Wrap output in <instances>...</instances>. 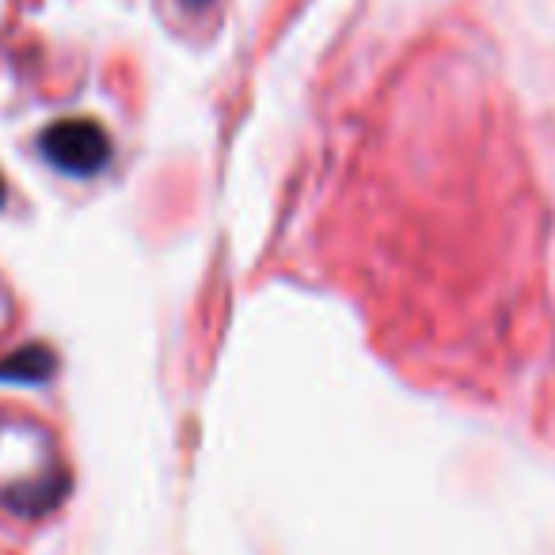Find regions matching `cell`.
<instances>
[{"label":"cell","mask_w":555,"mask_h":555,"mask_svg":"<svg viewBox=\"0 0 555 555\" xmlns=\"http://www.w3.org/2000/svg\"><path fill=\"white\" fill-rule=\"evenodd\" d=\"M39 149L57 171L73 179H92L95 171L107 168L111 160V138L92 118H62L47 126L39 138Z\"/></svg>","instance_id":"obj_1"},{"label":"cell","mask_w":555,"mask_h":555,"mask_svg":"<svg viewBox=\"0 0 555 555\" xmlns=\"http://www.w3.org/2000/svg\"><path fill=\"white\" fill-rule=\"evenodd\" d=\"M50 373H54V354L42 347H24L0 362V380H24V385H35V380H47Z\"/></svg>","instance_id":"obj_2"},{"label":"cell","mask_w":555,"mask_h":555,"mask_svg":"<svg viewBox=\"0 0 555 555\" xmlns=\"http://www.w3.org/2000/svg\"><path fill=\"white\" fill-rule=\"evenodd\" d=\"M206 4H214V0H183V9H191V12L206 9Z\"/></svg>","instance_id":"obj_3"},{"label":"cell","mask_w":555,"mask_h":555,"mask_svg":"<svg viewBox=\"0 0 555 555\" xmlns=\"http://www.w3.org/2000/svg\"><path fill=\"white\" fill-rule=\"evenodd\" d=\"M4 198H9V191H4V179H0V206H4Z\"/></svg>","instance_id":"obj_4"}]
</instances>
